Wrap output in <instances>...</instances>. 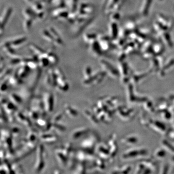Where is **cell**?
Returning a JSON list of instances; mask_svg holds the SVG:
<instances>
[{"instance_id": "1", "label": "cell", "mask_w": 174, "mask_h": 174, "mask_svg": "<svg viewBox=\"0 0 174 174\" xmlns=\"http://www.w3.org/2000/svg\"><path fill=\"white\" fill-rule=\"evenodd\" d=\"M12 12V8L11 7H8L7 9L5 10V11H4L1 17V31L7 23Z\"/></svg>"}, {"instance_id": "2", "label": "cell", "mask_w": 174, "mask_h": 174, "mask_svg": "<svg viewBox=\"0 0 174 174\" xmlns=\"http://www.w3.org/2000/svg\"><path fill=\"white\" fill-rule=\"evenodd\" d=\"M44 99H46L48 101H44V105L46 106V108L48 111H50L52 109L53 102V96L50 94L46 95L44 96Z\"/></svg>"}, {"instance_id": "3", "label": "cell", "mask_w": 174, "mask_h": 174, "mask_svg": "<svg viewBox=\"0 0 174 174\" xmlns=\"http://www.w3.org/2000/svg\"><path fill=\"white\" fill-rule=\"evenodd\" d=\"M151 2H152V0H145V1L142 7V10H141V12L144 16H146L148 14Z\"/></svg>"}, {"instance_id": "4", "label": "cell", "mask_w": 174, "mask_h": 174, "mask_svg": "<svg viewBox=\"0 0 174 174\" xmlns=\"http://www.w3.org/2000/svg\"><path fill=\"white\" fill-rule=\"evenodd\" d=\"M85 40L86 42L88 43H91L94 41H96L95 39L97 38V35L94 33H87L84 35Z\"/></svg>"}, {"instance_id": "5", "label": "cell", "mask_w": 174, "mask_h": 174, "mask_svg": "<svg viewBox=\"0 0 174 174\" xmlns=\"http://www.w3.org/2000/svg\"><path fill=\"white\" fill-rule=\"evenodd\" d=\"M87 130L86 128L79 129L77 130H75L73 132L72 135L73 138H77L81 137V135H83L84 133H85V132H87Z\"/></svg>"}, {"instance_id": "6", "label": "cell", "mask_w": 174, "mask_h": 174, "mask_svg": "<svg viewBox=\"0 0 174 174\" xmlns=\"http://www.w3.org/2000/svg\"><path fill=\"white\" fill-rule=\"evenodd\" d=\"M110 28V32L112 37L114 38L116 37L118 35V33L117 25L115 23H112Z\"/></svg>"}, {"instance_id": "7", "label": "cell", "mask_w": 174, "mask_h": 174, "mask_svg": "<svg viewBox=\"0 0 174 174\" xmlns=\"http://www.w3.org/2000/svg\"><path fill=\"white\" fill-rule=\"evenodd\" d=\"M66 108V111L67 112H70V115L72 116V117L74 118L76 117L77 115V112L75 109H73V108L71 107V106H68V107H65Z\"/></svg>"}, {"instance_id": "8", "label": "cell", "mask_w": 174, "mask_h": 174, "mask_svg": "<svg viewBox=\"0 0 174 174\" xmlns=\"http://www.w3.org/2000/svg\"><path fill=\"white\" fill-rule=\"evenodd\" d=\"M158 1H162V0H158Z\"/></svg>"}]
</instances>
